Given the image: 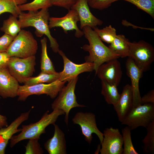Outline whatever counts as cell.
Instances as JSON below:
<instances>
[{
  "instance_id": "obj_1",
  "label": "cell",
  "mask_w": 154,
  "mask_h": 154,
  "mask_svg": "<svg viewBox=\"0 0 154 154\" xmlns=\"http://www.w3.org/2000/svg\"><path fill=\"white\" fill-rule=\"evenodd\" d=\"M82 29L84 35L89 42V44H84L81 48L89 53L88 55L85 57L84 59L85 62L94 64L95 72L102 64L120 57L103 42L92 28L86 26Z\"/></svg>"
},
{
  "instance_id": "obj_2",
  "label": "cell",
  "mask_w": 154,
  "mask_h": 154,
  "mask_svg": "<svg viewBox=\"0 0 154 154\" xmlns=\"http://www.w3.org/2000/svg\"><path fill=\"white\" fill-rule=\"evenodd\" d=\"M48 8L41 9L40 11H29L25 13L22 11L18 18L21 29L32 27L35 29V33L38 37L46 35L50 42V47L53 52L57 53L60 50L56 40L51 35L48 25L50 17Z\"/></svg>"
},
{
  "instance_id": "obj_3",
  "label": "cell",
  "mask_w": 154,
  "mask_h": 154,
  "mask_svg": "<svg viewBox=\"0 0 154 154\" xmlns=\"http://www.w3.org/2000/svg\"><path fill=\"white\" fill-rule=\"evenodd\" d=\"M65 115L64 112L61 110H53L50 113L46 112L40 119L37 122L28 125H23L20 133L13 135L10 139V146L12 148L21 141L32 139H40V135L46 133L45 129L50 124L54 125L58 117Z\"/></svg>"
},
{
  "instance_id": "obj_4",
  "label": "cell",
  "mask_w": 154,
  "mask_h": 154,
  "mask_svg": "<svg viewBox=\"0 0 154 154\" xmlns=\"http://www.w3.org/2000/svg\"><path fill=\"white\" fill-rule=\"evenodd\" d=\"M38 49L37 41L32 33L29 31L21 29L6 52L9 57L25 58L35 55Z\"/></svg>"
},
{
  "instance_id": "obj_5",
  "label": "cell",
  "mask_w": 154,
  "mask_h": 154,
  "mask_svg": "<svg viewBox=\"0 0 154 154\" xmlns=\"http://www.w3.org/2000/svg\"><path fill=\"white\" fill-rule=\"evenodd\" d=\"M78 79L77 76L68 81V83L62 88L51 104L53 110L60 109L64 112V121L67 126L68 124L69 114L70 110L74 108L86 107L84 105L78 104L77 101L75 90Z\"/></svg>"
},
{
  "instance_id": "obj_6",
  "label": "cell",
  "mask_w": 154,
  "mask_h": 154,
  "mask_svg": "<svg viewBox=\"0 0 154 154\" xmlns=\"http://www.w3.org/2000/svg\"><path fill=\"white\" fill-rule=\"evenodd\" d=\"M128 57H131L143 72L149 70L154 60V48L150 44L143 40L129 42Z\"/></svg>"
},
{
  "instance_id": "obj_7",
  "label": "cell",
  "mask_w": 154,
  "mask_h": 154,
  "mask_svg": "<svg viewBox=\"0 0 154 154\" xmlns=\"http://www.w3.org/2000/svg\"><path fill=\"white\" fill-rule=\"evenodd\" d=\"M66 82L61 81L58 79L47 84L41 83L30 86L19 85L17 96L18 100L24 101L31 95L43 94H45L50 98L54 99L57 97Z\"/></svg>"
},
{
  "instance_id": "obj_8",
  "label": "cell",
  "mask_w": 154,
  "mask_h": 154,
  "mask_svg": "<svg viewBox=\"0 0 154 154\" xmlns=\"http://www.w3.org/2000/svg\"><path fill=\"white\" fill-rule=\"evenodd\" d=\"M154 120V104H144L133 107L121 124L132 130L140 126L146 128Z\"/></svg>"
},
{
  "instance_id": "obj_9",
  "label": "cell",
  "mask_w": 154,
  "mask_h": 154,
  "mask_svg": "<svg viewBox=\"0 0 154 154\" xmlns=\"http://www.w3.org/2000/svg\"><path fill=\"white\" fill-rule=\"evenodd\" d=\"M35 55L25 58L10 57L7 67L10 74L21 83L32 76L35 72Z\"/></svg>"
},
{
  "instance_id": "obj_10",
  "label": "cell",
  "mask_w": 154,
  "mask_h": 154,
  "mask_svg": "<svg viewBox=\"0 0 154 154\" xmlns=\"http://www.w3.org/2000/svg\"><path fill=\"white\" fill-rule=\"evenodd\" d=\"M74 124L78 125L80 127L82 134L84 137L85 140L90 144L92 139V134H96L99 138L100 144L104 138L103 133L98 128L96 116L93 113L90 112L77 113L72 119Z\"/></svg>"
},
{
  "instance_id": "obj_11",
  "label": "cell",
  "mask_w": 154,
  "mask_h": 154,
  "mask_svg": "<svg viewBox=\"0 0 154 154\" xmlns=\"http://www.w3.org/2000/svg\"><path fill=\"white\" fill-rule=\"evenodd\" d=\"M103 133V139L99 151L101 154H122L123 140L119 129L108 127Z\"/></svg>"
},
{
  "instance_id": "obj_12",
  "label": "cell",
  "mask_w": 154,
  "mask_h": 154,
  "mask_svg": "<svg viewBox=\"0 0 154 154\" xmlns=\"http://www.w3.org/2000/svg\"><path fill=\"white\" fill-rule=\"evenodd\" d=\"M58 53L62 57L64 63V69L59 72L58 79L61 81L68 82L81 73L94 70L93 63L85 62L82 64H76L70 60L61 50H60Z\"/></svg>"
},
{
  "instance_id": "obj_13",
  "label": "cell",
  "mask_w": 154,
  "mask_h": 154,
  "mask_svg": "<svg viewBox=\"0 0 154 154\" xmlns=\"http://www.w3.org/2000/svg\"><path fill=\"white\" fill-rule=\"evenodd\" d=\"M79 21L78 15L74 10L70 9L64 16L60 17H50L48 22L50 29L55 27H61L65 33L68 31L75 30V36L81 37L84 35L82 31L78 27L77 23Z\"/></svg>"
},
{
  "instance_id": "obj_14",
  "label": "cell",
  "mask_w": 154,
  "mask_h": 154,
  "mask_svg": "<svg viewBox=\"0 0 154 154\" xmlns=\"http://www.w3.org/2000/svg\"><path fill=\"white\" fill-rule=\"evenodd\" d=\"M101 80L115 84L117 86L122 75L121 64L117 58H115L100 65L95 72Z\"/></svg>"
},
{
  "instance_id": "obj_15",
  "label": "cell",
  "mask_w": 154,
  "mask_h": 154,
  "mask_svg": "<svg viewBox=\"0 0 154 154\" xmlns=\"http://www.w3.org/2000/svg\"><path fill=\"white\" fill-rule=\"evenodd\" d=\"M125 67L127 74L131 80L133 107H135L142 104L139 90V81L142 77L143 72L130 57H128L126 61Z\"/></svg>"
},
{
  "instance_id": "obj_16",
  "label": "cell",
  "mask_w": 154,
  "mask_h": 154,
  "mask_svg": "<svg viewBox=\"0 0 154 154\" xmlns=\"http://www.w3.org/2000/svg\"><path fill=\"white\" fill-rule=\"evenodd\" d=\"M89 7L88 0H77L71 8L75 10L78 13L81 29L86 26L93 29L103 24V21L92 13Z\"/></svg>"
},
{
  "instance_id": "obj_17",
  "label": "cell",
  "mask_w": 154,
  "mask_h": 154,
  "mask_svg": "<svg viewBox=\"0 0 154 154\" xmlns=\"http://www.w3.org/2000/svg\"><path fill=\"white\" fill-rule=\"evenodd\" d=\"M31 110L21 113L9 125L0 129V154H5L9 141L15 134L21 131V129L18 127L23 122L28 119Z\"/></svg>"
},
{
  "instance_id": "obj_18",
  "label": "cell",
  "mask_w": 154,
  "mask_h": 154,
  "mask_svg": "<svg viewBox=\"0 0 154 154\" xmlns=\"http://www.w3.org/2000/svg\"><path fill=\"white\" fill-rule=\"evenodd\" d=\"M19 82L9 73L7 66L0 68V96L3 98L17 96Z\"/></svg>"
},
{
  "instance_id": "obj_19",
  "label": "cell",
  "mask_w": 154,
  "mask_h": 154,
  "mask_svg": "<svg viewBox=\"0 0 154 154\" xmlns=\"http://www.w3.org/2000/svg\"><path fill=\"white\" fill-rule=\"evenodd\" d=\"M113 106L119 121L122 122L133 107V95L130 85L127 84L123 87L118 101Z\"/></svg>"
},
{
  "instance_id": "obj_20",
  "label": "cell",
  "mask_w": 154,
  "mask_h": 154,
  "mask_svg": "<svg viewBox=\"0 0 154 154\" xmlns=\"http://www.w3.org/2000/svg\"><path fill=\"white\" fill-rule=\"evenodd\" d=\"M53 137L44 143L45 149L49 154H66V141L65 134L57 124L54 125Z\"/></svg>"
},
{
  "instance_id": "obj_21",
  "label": "cell",
  "mask_w": 154,
  "mask_h": 154,
  "mask_svg": "<svg viewBox=\"0 0 154 154\" xmlns=\"http://www.w3.org/2000/svg\"><path fill=\"white\" fill-rule=\"evenodd\" d=\"M129 41L123 35H117L113 42L108 46L119 57L125 58L129 56Z\"/></svg>"
},
{
  "instance_id": "obj_22",
  "label": "cell",
  "mask_w": 154,
  "mask_h": 154,
  "mask_svg": "<svg viewBox=\"0 0 154 154\" xmlns=\"http://www.w3.org/2000/svg\"><path fill=\"white\" fill-rule=\"evenodd\" d=\"M101 80L102 94L107 104L114 105L118 101L120 96L117 86L104 80Z\"/></svg>"
},
{
  "instance_id": "obj_23",
  "label": "cell",
  "mask_w": 154,
  "mask_h": 154,
  "mask_svg": "<svg viewBox=\"0 0 154 154\" xmlns=\"http://www.w3.org/2000/svg\"><path fill=\"white\" fill-rule=\"evenodd\" d=\"M41 53L40 60L41 72L50 74H55V70L53 63L48 56L47 51V39L44 37L40 40Z\"/></svg>"
},
{
  "instance_id": "obj_24",
  "label": "cell",
  "mask_w": 154,
  "mask_h": 154,
  "mask_svg": "<svg viewBox=\"0 0 154 154\" xmlns=\"http://www.w3.org/2000/svg\"><path fill=\"white\" fill-rule=\"evenodd\" d=\"M21 29L20 23L17 17L11 15L8 18L3 21L2 26L0 29L5 34L14 38Z\"/></svg>"
},
{
  "instance_id": "obj_25",
  "label": "cell",
  "mask_w": 154,
  "mask_h": 154,
  "mask_svg": "<svg viewBox=\"0 0 154 154\" xmlns=\"http://www.w3.org/2000/svg\"><path fill=\"white\" fill-rule=\"evenodd\" d=\"M59 78V72L50 74L42 72L37 76L30 77L26 78L23 82L24 85L30 86L45 83H49L58 79Z\"/></svg>"
},
{
  "instance_id": "obj_26",
  "label": "cell",
  "mask_w": 154,
  "mask_h": 154,
  "mask_svg": "<svg viewBox=\"0 0 154 154\" xmlns=\"http://www.w3.org/2000/svg\"><path fill=\"white\" fill-rule=\"evenodd\" d=\"M147 133L142 140L143 152L147 154L154 153V120L146 128Z\"/></svg>"
},
{
  "instance_id": "obj_27",
  "label": "cell",
  "mask_w": 154,
  "mask_h": 154,
  "mask_svg": "<svg viewBox=\"0 0 154 154\" xmlns=\"http://www.w3.org/2000/svg\"><path fill=\"white\" fill-rule=\"evenodd\" d=\"M93 29L102 41L109 44L113 42L117 35L116 29L110 25L102 29L96 27Z\"/></svg>"
},
{
  "instance_id": "obj_28",
  "label": "cell",
  "mask_w": 154,
  "mask_h": 154,
  "mask_svg": "<svg viewBox=\"0 0 154 154\" xmlns=\"http://www.w3.org/2000/svg\"><path fill=\"white\" fill-rule=\"evenodd\" d=\"M131 130L127 126L122 129L124 147L122 154H138L135 149L131 137Z\"/></svg>"
},
{
  "instance_id": "obj_29",
  "label": "cell",
  "mask_w": 154,
  "mask_h": 154,
  "mask_svg": "<svg viewBox=\"0 0 154 154\" xmlns=\"http://www.w3.org/2000/svg\"><path fill=\"white\" fill-rule=\"evenodd\" d=\"M52 6L49 0H34L32 2L18 5L21 11H37L39 9L48 8Z\"/></svg>"
},
{
  "instance_id": "obj_30",
  "label": "cell",
  "mask_w": 154,
  "mask_h": 154,
  "mask_svg": "<svg viewBox=\"0 0 154 154\" xmlns=\"http://www.w3.org/2000/svg\"><path fill=\"white\" fill-rule=\"evenodd\" d=\"M129 2L154 19V0H121Z\"/></svg>"
},
{
  "instance_id": "obj_31",
  "label": "cell",
  "mask_w": 154,
  "mask_h": 154,
  "mask_svg": "<svg viewBox=\"0 0 154 154\" xmlns=\"http://www.w3.org/2000/svg\"><path fill=\"white\" fill-rule=\"evenodd\" d=\"M39 139L35 138L29 139L25 148V154H42L43 151L38 142Z\"/></svg>"
},
{
  "instance_id": "obj_32",
  "label": "cell",
  "mask_w": 154,
  "mask_h": 154,
  "mask_svg": "<svg viewBox=\"0 0 154 154\" xmlns=\"http://www.w3.org/2000/svg\"><path fill=\"white\" fill-rule=\"evenodd\" d=\"M121 0H88L89 6L92 8L100 10L110 7L114 2Z\"/></svg>"
},
{
  "instance_id": "obj_33",
  "label": "cell",
  "mask_w": 154,
  "mask_h": 154,
  "mask_svg": "<svg viewBox=\"0 0 154 154\" xmlns=\"http://www.w3.org/2000/svg\"><path fill=\"white\" fill-rule=\"evenodd\" d=\"M52 6L62 7L68 10L71 9L77 0H49Z\"/></svg>"
},
{
  "instance_id": "obj_34",
  "label": "cell",
  "mask_w": 154,
  "mask_h": 154,
  "mask_svg": "<svg viewBox=\"0 0 154 154\" xmlns=\"http://www.w3.org/2000/svg\"><path fill=\"white\" fill-rule=\"evenodd\" d=\"M14 38L4 34L0 37V52H6Z\"/></svg>"
},
{
  "instance_id": "obj_35",
  "label": "cell",
  "mask_w": 154,
  "mask_h": 154,
  "mask_svg": "<svg viewBox=\"0 0 154 154\" xmlns=\"http://www.w3.org/2000/svg\"><path fill=\"white\" fill-rule=\"evenodd\" d=\"M142 104L147 103L154 104V90H152L141 97Z\"/></svg>"
},
{
  "instance_id": "obj_36",
  "label": "cell",
  "mask_w": 154,
  "mask_h": 154,
  "mask_svg": "<svg viewBox=\"0 0 154 154\" xmlns=\"http://www.w3.org/2000/svg\"><path fill=\"white\" fill-rule=\"evenodd\" d=\"M10 57L6 52H0V68L7 66Z\"/></svg>"
},
{
  "instance_id": "obj_37",
  "label": "cell",
  "mask_w": 154,
  "mask_h": 154,
  "mask_svg": "<svg viewBox=\"0 0 154 154\" xmlns=\"http://www.w3.org/2000/svg\"><path fill=\"white\" fill-rule=\"evenodd\" d=\"M6 117L0 114V129L8 125Z\"/></svg>"
}]
</instances>
